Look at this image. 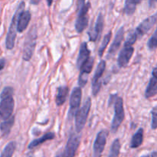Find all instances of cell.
<instances>
[{
	"mask_svg": "<svg viewBox=\"0 0 157 157\" xmlns=\"http://www.w3.org/2000/svg\"><path fill=\"white\" fill-rule=\"evenodd\" d=\"M13 89L11 87H6L1 94L0 101V115L3 120L12 117L13 113L15 101L13 99Z\"/></svg>",
	"mask_w": 157,
	"mask_h": 157,
	"instance_id": "cell-1",
	"label": "cell"
},
{
	"mask_svg": "<svg viewBox=\"0 0 157 157\" xmlns=\"http://www.w3.org/2000/svg\"><path fill=\"white\" fill-rule=\"evenodd\" d=\"M25 9V2H21L18 6V9H17L16 12H15V15H14L13 18H12V21H11L10 27H9V32H8L7 37H6V48L11 50L14 48L15 45V38H16V32L18 31V21L19 15L21 12L24 11Z\"/></svg>",
	"mask_w": 157,
	"mask_h": 157,
	"instance_id": "cell-2",
	"label": "cell"
},
{
	"mask_svg": "<svg viewBox=\"0 0 157 157\" xmlns=\"http://www.w3.org/2000/svg\"><path fill=\"white\" fill-rule=\"evenodd\" d=\"M37 41V29L35 25L30 29L25 38L23 49V59L29 61L35 52Z\"/></svg>",
	"mask_w": 157,
	"mask_h": 157,
	"instance_id": "cell-3",
	"label": "cell"
},
{
	"mask_svg": "<svg viewBox=\"0 0 157 157\" xmlns=\"http://www.w3.org/2000/svg\"><path fill=\"white\" fill-rule=\"evenodd\" d=\"M90 107H91V100L90 98H87L84 101L83 107L77 111L75 114V128L77 133H80L84 127L86 121L88 117Z\"/></svg>",
	"mask_w": 157,
	"mask_h": 157,
	"instance_id": "cell-4",
	"label": "cell"
},
{
	"mask_svg": "<svg viewBox=\"0 0 157 157\" xmlns=\"http://www.w3.org/2000/svg\"><path fill=\"white\" fill-rule=\"evenodd\" d=\"M115 109H114V117L111 124V131L113 133H116L121 124L123 123L125 117L124 109V103L121 98H117L115 100Z\"/></svg>",
	"mask_w": 157,
	"mask_h": 157,
	"instance_id": "cell-5",
	"label": "cell"
},
{
	"mask_svg": "<svg viewBox=\"0 0 157 157\" xmlns=\"http://www.w3.org/2000/svg\"><path fill=\"white\" fill-rule=\"evenodd\" d=\"M90 8V4L87 2L79 9V13L75 23V29L78 33H81L88 25V11Z\"/></svg>",
	"mask_w": 157,
	"mask_h": 157,
	"instance_id": "cell-6",
	"label": "cell"
},
{
	"mask_svg": "<svg viewBox=\"0 0 157 157\" xmlns=\"http://www.w3.org/2000/svg\"><path fill=\"white\" fill-rule=\"evenodd\" d=\"M81 143V136L76 133H71L66 144L62 157H75V153Z\"/></svg>",
	"mask_w": 157,
	"mask_h": 157,
	"instance_id": "cell-7",
	"label": "cell"
},
{
	"mask_svg": "<svg viewBox=\"0 0 157 157\" xmlns=\"http://www.w3.org/2000/svg\"><path fill=\"white\" fill-rule=\"evenodd\" d=\"M106 68V61L102 60L98 64V67L96 69L94 75L93 80H92V92L94 96H96L99 93L101 87V78L104 75V72Z\"/></svg>",
	"mask_w": 157,
	"mask_h": 157,
	"instance_id": "cell-8",
	"label": "cell"
},
{
	"mask_svg": "<svg viewBox=\"0 0 157 157\" xmlns=\"http://www.w3.org/2000/svg\"><path fill=\"white\" fill-rule=\"evenodd\" d=\"M108 133L106 130H101L97 135L94 144V156L100 157L105 148Z\"/></svg>",
	"mask_w": 157,
	"mask_h": 157,
	"instance_id": "cell-9",
	"label": "cell"
},
{
	"mask_svg": "<svg viewBox=\"0 0 157 157\" xmlns=\"http://www.w3.org/2000/svg\"><path fill=\"white\" fill-rule=\"evenodd\" d=\"M94 64V58H90L80 68L81 72H80L79 79H78V84L81 87H84L87 83L88 75L91 72Z\"/></svg>",
	"mask_w": 157,
	"mask_h": 157,
	"instance_id": "cell-10",
	"label": "cell"
},
{
	"mask_svg": "<svg viewBox=\"0 0 157 157\" xmlns=\"http://www.w3.org/2000/svg\"><path fill=\"white\" fill-rule=\"evenodd\" d=\"M157 23V12L154 15L148 17L145 20L140 23L139 26L136 28V32L137 34L138 37H143L146 33L149 32L153 26Z\"/></svg>",
	"mask_w": 157,
	"mask_h": 157,
	"instance_id": "cell-11",
	"label": "cell"
},
{
	"mask_svg": "<svg viewBox=\"0 0 157 157\" xmlns=\"http://www.w3.org/2000/svg\"><path fill=\"white\" fill-rule=\"evenodd\" d=\"M82 98V90L81 87H75L72 91L70 98V116L76 114L78 109L81 104Z\"/></svg>",
	"mask_w": 157,
	"mask_h": 157,
	"instance_id": "cell-12",
	"label": "cell"
},
{
	"mask_svg": "<svg viewBox=\"0 0 157 157\" xmlns=\"http://www.w3.org/2000/svg\"><path fill=\"white\" fill-rule=\"evenodd\" d=\"M133 52H134V48H133V46L124 44V48L120 52L117 58V63L119 67H124L128 64L130 58L133 56Z\"/></svg>",
	"mask_w": 157,
	"mask_h": 157,
	"instance_id": "cell-13",
	"label": "cell"
},
{
	"mask_svg": "<svg viewBox=\"0 0 157 157\" xmlns=\"http://www.w3.org/2000/svg\"><path fill=\"white\" fill-rule=\"evenodd\" d=\"M124 27H122L117 31V32L114 40H113V43H112L111 46H110V49H109L108 51L107 58L113 57V55H115V53L117 52V51L119 49L120 46H121V42H122L123 41V38H124Z\"/></svg>",
	"mask_w": 157,
	"mask_h": 157,
	"instance_id": "cell-14",
	"label": "cell"
},
{
	"mask_svg": "<svg viewBox=\"0 0 157 157\" xmlns=\"http://www.w3.org/2000/svg\"><path fill=\"white\" fill-rule=\"evenodd\" d=\"M103 28H104V17L102 14L100 13L97 18L96 24H95L94 29L93 31L89 32V37H90V41H96L97 40L99 39L101 33H102Z\"/></svg>",
	"mask_w": 157,
	"mask_h": 157,
	"instance_id": "cell-15",
	"label": "cell"
},
{
	"mask_svg": "<svg viewBox=\"0 0 157 157\" xmlns=\"http://www.w3.org/2000/svg\"><path fill=\"white\" fill-rule=\"evenodd\" d=\"M90 52L87 47V44L86 42H83L80 48L79 55L77 61V66L78 69L81 68L83 64L90 58Z\"/></svg>",
	"mask_w": 157,
	"mask_h": 157,
	"instance_id": "cell-16",
	"label": "cell"
},
{
	"mask_svg": "<svg viewBox=\"0 0 157 157\" xmlns=\"http://www.w3.org/2000/svg\"><path fill=\"white\" fill-rule=\"evenodd\" d=\"M31 15L29 11H23L19 15L18 21V32H22L23 31L27 29L29 23L31 20Z\"/></svg>",
	"mask_w": 157,
	"mask_h": 157,
	"instance_id": "cell-17",
	"label": "cell"
},
{
	"mask_svg": "<svg viewBox=\"0 0 157 157\" xmlns=\"http://www.w3.org/2000/svg\"><path fill=\"white\" fill-rule=\"evenodd\" d=\"M14 123H15V117L14 116L4 120V121L0 125V130H1L3 136H6L9 134L11 130H12V127L14 125Z\"/></svg>",
	"mask_w": 157,
	"mask_h": 157,
	"instance_id": "cell-18",
	"label": "cell"
},
{
	"mask_svg": "<svg viewBox=\"0 0 157 157\" xmlns=\"http://www.w3.org/2000/svg\"><path fill=\"white\" fill-rule=\"evenodd\" d=\"M55 137V134L54 133L50 132V133H45V134H44V136H41V137L38 138V139H35L33 141H32V142L30 143V144L29 145V149L32 150V149L35 148V147H38V146L41 145V144H44V143L46 142V141L53 140Z\"/></svg>",
	"mask_w": 157,
	"mask_h": 157,
	"instance_id": "cell-19",
	"label": "cell"
},
{
	"mask_svg": "<svg viewBox=\"0 0 157 157\" xmlns=\"http://www.w3.org/2000/svg\"><path fill=\"white\" fill-rule=\"evenodd\" d=\"M68 91V87L67 86H61V87H58L56 97L57 106H61L65 103Z\"/></svg>",
	"mask_w": 157,
	"mask_h": 157,
	"instance_id": "cell-20",
	"label": "cell"
},
{
	"mask_svg": "<svg viewBox=\"0 0 157 157\" xmlns=\"http://www.w3.org/2000/svg\"><path fill=\"white\" fill-rule=\"evenodd\" d=\"M156 94H157V77L153 76L146 90L145 97L147 98H150Z\"/></svg>",
	"mask_w": 157,
	"mask_h": 157,
	"instance_id": "cell-21",
	"label": "cell"
},
{
	"mask_svg": "<svg viewBox=\"0 0 157 157\" xmlns=\"http://www.w3.org/2000/svg\"><path fill=\"white\" fill-rule=\"evenodd\" d=\"M143 140H144V130L142 128H140L132 138L130 147L133 149L137 148L142 144Z\"/></svg>",
	"mask_w": 157,
	"mask_h": 157,
	"instance_id": "cell-22",
	"label": "cell"
},
{
	"mask_svg": "<svg viewBox=\"0 0 157 157\" xmlns=\"http://www.w3.org/2000/svg\"><path fill=\"white\" fill-rule=\"evenodd\" d=\"M15 147H16V144H15V142H13V141L9 142L6 146L3 151L2 152V154L0 157H12L14 154V152L15 150Z\"/></svg>",
	"mask_w": 157,
	"mask_h": 157,
	"instance_id": "cell-23",
	"label": "cell"
},
{
	"mask_svg": "<svg viewBox=\"0 0 157 157\" xmlns=\"http://www.w3.org/2000/svg\"><path fill=\"white\" fill-rule=\"evenodd\" d=\"M120 150H121V142L119 139H116L110 147L109 157H118L120 154Z\"/></svg>",
	"mask_w": 157,
	"mask_h": 157,
	"instance_id": "cell-24",
	"label": "cell"
},
{
	"mask_svg": "<svg viewBox=\"0 0 157 157\" xmlns=\"http://www.w3.org/2000/svg\"><path fill=\"white\" fill-rule=\"evenodd\" d=\"M111 35H112V32H110L109 33H107V35L104 36V40H103L102 41V44H101V45L100 46L99 49H98V55H99L100 57L103 56V54H104L106 48L107 47L109 42H110V38H111Z\"/></svg>",
	"mask_w": 157,
	"mask_h": 157,
	"instance_id": "cell-25",
	"label": "cell"
},
{
	"mask_svg": "<svg viewBox=\"0 0 157 157\" xmlns=\"http://www.w3.org/2000/svg\"><path fill=\"white\" fill-rule=\"evenodd\" d=\"M136 4H135L132 0H126L125 7H124V11L126 14L128 15H132L135 12L136 10Z\"/></svg>",
	"mask_w": 157,
	"mask_h": 157,
	"instance_id": "cell-26",
	"label": "cell"
},
{
	"mask_svg": "<svg viewBox=\"0 0 157 157\" xmlns=\"http://www.w3.org/2000/svg\"><path fill=\"white\" fill-rule=\"evenodd\" d=\"M137 38H138V35H137V34H136V31H135V32L134 31H131V32H130V34H129L128 37H127V40H126V41L124 44L133 46V44H135V42H136V41Z\"/></svg>",
	"mask_w": 157,
	"mask_h": 157,
	"instance_id": "cell-27",
	"label": "cell"
},
{
	"mask_svg": "<svg viewBox=\"0 0 157 157\" xmlns=\"http://www.w3.org/2000/svg\"><path fill=\"white\" fill-rule=\"evenodd\" d=\"M147 47L150 50H154L157 48V29L154 32L151 38L149 39L147 43Z\"/></svg>",
	"mask_w": 157,
	"mask_h": 157,
	"instance_id": "cell-28",
	"label": "cell"
},
{
	"mask_svg": "<svg viewBox=\"0 0 157 157\" xmlns=\"http://www.w3.org/2000/svg\"><path fill=\"white\" fill-rule=\"evenodd\" d=\"M152 129L155 130L157 128V107H153L152 110Z\"/></svg>",
	"mask_w": 157,
	"mask_h": 157,
	"instance_id": "cell-29",
	"label": "cell"
},
{
	"mask_svg": "<svg viewBox=\"0 0 157 157\" xmlns=\"http://www.w3.org/2000/svg\"><path fill=\"white\" fill-rule=\"evenodd\" d=\"M5 65H6V60H5L4 58L0 59V71H2L4 68Z\"/></svg>",
	"mask_w": 157,
	"mask_h": 157,
	"instance_id": "cell-30",
	"label": "cell"
},
{
	"mask_svg": "<svg viewBox=\"0 0 157 157\" xmlns=\"http://www.w3.org/2000/svg\"><path fill=\"white\" fill-rule=\"evenodd\" d=\"M84 2H85V0H78V9H81V8L84 5Z\"/></svg>",
	"mask_w": 157,
	"mask_h": 157,
	"instance_id": "cell-31",
	"label": "cell"
},
{
	"mask_svg": "<svg viewBox=\"0 0 157 157\" xmlns=\"http://www.w3.org/2000/svg\"><path fill=\"white\" fill-rule=\"evenodd\" d=\"M41 0H30V3L32 5H38Z\"/></svg>",
	"mask_w": 157,
	"mask_h": 157,
	"instance_id": "cell-32",
	"label": "cell"
},
{
	"mask_svg": "<svg viewBox=\"0 0 157 157\" xmlns=\"http://www.w3.org/2000/svg\"><path fill=\"white\" fill-rule=\"evenodd\" d=\"M153 76H156V77H157V67H155L154 69H153Z\"/></svg>",
	"mask_w": 157,
	"mask_h": 157,
	"instance_id": "cell-33",
	"label": "cell"
},
{
	"mask_svg": "<svg viewBox=\"0 0 157 157\" xmlns=\"http://www.w3.org/2000/svg\"><path fill=\"white\" fill-rule=\"evenodd\" d=\"M151 157H157V151H154L152 153Z\"/></svg>",
	"mask_w": 157,
	"mask_h": 157,
	"instance_id": "cell-34",
	"label": "cell"
},
{
	"mask_svg": "<svg viewBox=\"0 0 157 157\" xmlns=\"http://www.w3.org/2000/svg\"><path fill=\"white\" fill-rule=\"evenodd\" d=\"M52 2H53V0H47V3H48V6H51L52 4Z\"/></svg>",
	"mask_w": 157,
	"mask_h": 157,
	"instance_id": "cell-35",
	"label": "cell"
},
{
	"mask_svg": "<svg viewBox=\"0 0 157 157\" xmlns=\"http://www.w3.org/2000/svg\"><path fill=\"white\" fill-rule=\"evenodd\" d=\"M132 1H133V2L135 3V4H136V5H137V4H139L140 2H141V0H132Z\"/></svg>",
	"mask_w": 157,
	"mask_h": 157,
	"instance_id": "cell-36",
	"label": "cell"
},
{
	"mask_svg": "<svg viewBox=\"0 0 157 157\" xmlns=\"http://www.w3.org/2000/svg\"><path fill=\"white\" fill-rule=\"evenodd\" d=\"M142 157H149L148 156H142Z\"/></svg>",
	"mask_w": 157,
	"mask_h": 157,
	"instance_id": "cell-37",
	"label": "cell"
},
{
	"mask_svg": "<svg viewBox=\"0 0 157 157\" xmlns=\"http://www.w3.org/2000/svg\"><path fill=\"white\" fill-rule=\"evenodd\" d=\"M153 1H157V0H153Z\"/></svg>",
	"mask_w": 157,
	"mask_h": 157,
	"instance_id": "cell-38",
	"label": "cell"
},
{
	"mask_svg": "<svg viewBox=\"0 0 157 157\" xmlns=\"http://www.w3.org/2000/svg\"><path fill=\"white\" fill-rule=\"evenodd\" d=\"M92 157H96V156H92Z\"/></svg>",
	"mask_w": 157,
	"mask_h": 157,
	"instance_id": "cell-39",
	"label": "cell"
},
{
	"mask_svg": "<svg viewBox=\"0 0 157 157\" xmlns=\"http://www.w3.org/2000/svg\"><path fill=\"white\" fill-rule=\"evenodd\" d=\"M0 118H1V115H0Z\"/></svg>",
	"mask_w": 157,
	"mask_h": 157,
	"instance_id": "cell-40",
	"label": "cell"
}]
</instances>
